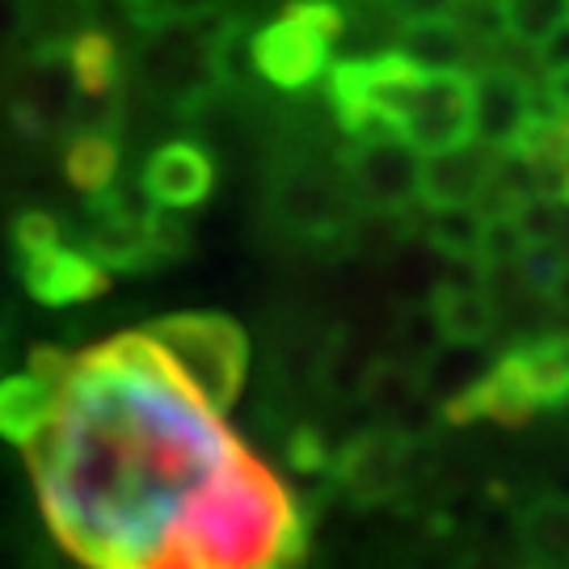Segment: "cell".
Segmentation results:
<instances>
[{"label": "cell", "mask_w": 569, "mask_h": 569, "mask_svg": "<svg viewBox=\"0 0 569 569\" xmlns=\"http://www.w3.org/2000/svg\"><path fill=\"white\" fill-rule=\"evenodd\" d=\"M207 63L216 77H228V81H241L244 72H258L253 68V30L244 21H224L211 39H207Z\"/></svg>", "instance_id": "18"}, {"label": "cell", "mask_w": 569, "mask_h": 569, "mask_svg": "<svg viewBox=\"0 0 569 569\" xmlns=\"http://www.w3.org/2000/svg\"><path fill=\"white\" fill-rule=\"evenodd\" d=\"M401 56L422 63L430 72H448V68H465L468 60V30L460 26L456 13L448 18H413L401 26Z\"/></svg>", "instance_id": "13"}, {"label": "cell", "mask_w": 569, "mask_h": 569, "mask_svg": "<svg viewBox=\"0 0 569 569\" xmlns=\"http://www.w3.org/2000/svg\"><path fill=\"white\" fill-rule=\"evenodd\" d=\"M477 84V102H472V140L507 152L515 136L523 131V122L536 114L540 93L523 81L515 68H489V72H472Z\"/></svg>", "instance_id": "9"}, {"label": "cell", "mask_w": 569, "mask_h": 569, "mask_svg": "<svg viewBox=\"0 0 569 569\" xmlns=\"http://www.w3.org/2000/svg\"><path fill=\"white\" fill-rule=\"evenodd\" d=\"M561 409H566V413H569V401H566V406H561Z\"/></svg>", "instance_id": "26"}, {"label": "cell", "mask_w": 569, "mask_h": 569, "mask_svg": "<svg viewBox=\"0 0 569 569\" xmlns=\"http://www.w3.org/2000/svg\"><path fill=\"white\" fill-rule=\"evenodd\" d=\"M536 63L545 68V77L549 72H561V68H569V18L552 30L549 39L536 47Z\"/></svg>", "instance_id": "22"}, {"label": "cell", "mask_w": 569, "mask_h": 569, "mask_svg": "<svg viewBox=\"0 0 569 569\" xmlns=\"http://www.w3.org/2000/svg\"><path fill=\"white\" fill-rule=\"evenodd\" d=\"M346 30L333 0H291L274 21L253 30V68L274 89H308L333 68V42Z\"/></svg>", "instance_id": "3"}, {"label": "cell", "mask_w": 569, "mask_h": 569, "mask_svg": "<svg viewBox=\"0 0 569 569\" xmlns=\"http://www.w3.org/2000/svg\"><path fill=\"white\" fill-rule=\"evenodd\" d=\"M13 244H18V258L42 253V249L60 244V224L47 211H26L18 224H13Z\"/></svg>", "instance_id": "21"}, {"label": "cell", "mask_w": 569, "mask_h": 569, "mask_svg": "<svg viewBox=\"0 0 569 569\" xmlns=\"http://www.w3.org/2000/svg\"><path fill=\"white\" fill-rule=\"evenodd\" d=\"M26 465L89 569H283L300 536L283 481L143 329L68 359Z\"/></svg>", "instance_id": "1"}, {"label": "cell", "mask_w": 569, "mask_h": 569, "mask_svg": "<svg viewBox=\"0 0 569 569\" xmlns=\"http://www.w3.org/2000/svg\"><path fill=\"white\" fill-rule=\"evenodd\" d=\"M498 173V152L486 143H465L439 157H422V186H418V203L430 211L439 207H477Z\"/></svg>", "instance_id": "10"}, {"label": "cell", "mask_w": 569, "mask_h": 569, "mask_svg": "<svg viewBox=\"0 0 569 569\" xmlns=\"http://www.w3.org/2000/svg\"><path fill=\"white\" fill-rule=\"evenodd\" d=\"M131 4H136V0H131Z\"/></svg>", "instance_id": "27"}, {"label": "cell", "mask_w": 569, "mask_h": 569, "mask_svg": "<svg viewBox=\"0 0 569 569\" xmlns=\"http://www.w3.org/2000/svg\"><path fill=\"white\" fill-rule=\"evenodd\" d=\"M498 4L507 34L523 47H540L569 18V0H498Z\"/></svg>", "instance_id": "17"}, {"label": "cell", "mask_w": 569, "mask_h": 569, "mask_svg": "<svg viewBox=\"0 0 569 569\" xmlns=\"http://www.w3.org/2000/svg\"><path fill=\"white\" fill-rule=\"evenodd\" d=\"M493 371L510 385V392L536 409H561L569 401V333L528 338L507 350Z\"/></svg>", "instance_id": "6"}, {"label": "cell", "mask_w": 569, "mask_h": 569, "mask_svg": "<svg viewBox=\"0 0 569 569\" xmlns=\"http://www.w3.org/2000/svg\"><path fill=\"white\" fill-rule=\"evenodd\" d=\"M143 199L164 211H190L211 194L216 186V161L207 157L203 143L194 140H169L161 143L140 173Z\"/></svg>", "instance_id": "7"}, {"label": "cell", "mask_w": 569, "mask_h": 569, "mask_svg": "<svg viewBox=\"0 0 569 569\" xmlns=\"http://www.w3.org/2000/svg\"><path fill=\"white\" fill-rule=\"evenodd\" d=\"M401 435L392 430H371V435H359L350 448L342 451V481L359 498H385L392 493L397 477H401Z\"/></svg>", "instance_id": "12"}, {"label": "cell", "mask_w": 569, "mask_h": 569, "mask_svg": "<svg viewBox=\"0 0 569 569\" xmlns=\"http://www.w3.org/2000/svg\"><path fill=\"white\" fill-rule=\"evenodd\" d=\"M545 102H549L557 114H569V68L545 77Z\"/></svg>", "instance_id": "24"}, {"label": "cell", "mask_w": 569, "mask_h": 569, "mask_svg": "<svg viewBox=\"0 0 569 569\" xmlns=\"http://www.w3.org/2000/svg\"><path fill=\"white\" fill-rule=\"evenodd\" d=\"M427 241L451 262H481L486 216L481 207H439L427 220Z\"/></svg>", "instance_id": "16"}, {"label": "cell", "mask_w": 569, "mask_h": 569, "mask_svg": "<svg viewBox=\"0 0 569 569\" xmlns=\"http://www.w3.org/2000/svg\"><path fill=\"white\" fill-rule=\"evenodd\" d=\"M430 317L439 333L456 346H481L498 326V308L486 287L477 283H443L430 296Z\"/></svg>", "instance_id": "11"}, {"label": "cell", "mask_w": 569, "mask_h": 569, "mask_svg": "<svg viewBox=\"0 0 569 569\" xmlns=\"http://www.w3.org/2000/svg\"><path fill=\"white\" fill-rule=\"evenodd\" d=\"M519 274H523V283L531 287V291H540V296H549L561 287V279H566L569 270V253L561 249L557 241H536L523 249V258H519Z\"/></svg>", "instance_id": "19"}, {"label": "cell", "mask_w": 569, "mask_h": 569, "mask_svg": "<svg viewBox=\"0 0 569 569\" xmlns=\"http://www.w3.org/2000/svg\"><path fill=\"white\" fill-rule=\"evenodd\" d=\"M350 182L359 190V199L376 211H401L418 203V186H422V152H413L401 136H371L359 140L350 152Z\"/></svg>", "instance_id": "5"}, {"label": "cell", "mask_w": 569, "mask_h": 569, "mask_svg": "<svg viewBox=\"0 0 569 569\" xmlns=\"http://www.w3.org/2000/svg\"><path fill=\"white\" fill-rule=\"evenodd\" d=\"M68 72H72V84H77V93L89 98V102H102L114 93V84H119V47L110 34L102 30H84L72 39L68 47Z\"/></svg>", "instance_id": "14"}, {"label": "cell", "mask_w": 569, "mask_h": 569, "mask_svg": "<svg viewBox=\"0 0 569 569\" xmlns=\"http://www.w3.org/2000/svg\"><path fill=\"white\" fill-rule=\"evenodd\" d=\"M21 283L26 291L39 300V305H84L93 296H102L110 283V270H106L89 249L77 244H51L42 253L21 258Z\"/></svg>", "instance_id": "8"}, {"label": "cell", "mask_w": 569, "mask_h": 569, "mask_svg": "<svg viewBox=\"0 0 569 569\" xmlns=\"http://www.w3.org/2000/svg\"><path fill=\"white\" fill-rule=\"evenodd\" d=\"M561 203H566V211H569V173H566V182H561Z\"/></svg>", "instance_id": "25"}, {"label": "cell", "mask_w": 569, "mask_h": 569, "mask_svg": "<svg viewBox=\"0 0 569 569\" xmlns=\"http://www.w3.org/2000/svg\"><path fill=\"white\" fill-rule=\"evenodd\" d=\"M385 4L392 13H401L406 21H413V18H448L465 0H385Z\"/></svg>", "instance_id": "23"}, {"label": "cell", "mask_w": 569, "mask_h": 569, "mask_svg": "<svg viewBox=\"0 0 569 569\" xmlns=\"http://www.w3.org/2000/svg\"><path fill=\"white\" fill-rule=\"evenodd\" d=\"M164 363L186 388H194L211 409L228 413L241 397L249 371V342L237 321L220 312H173L143 329Z\"/></svg>", "instance_id": "2"}, {"label": "cell", "mask_w": 569, "mask_h": 569, "mask_svg": "<svg viewBox=\"0 0 569 569\" xmlns=\"http://www.w3.org/2000/svg\"><path fill=\"white\" fill-rule=\"evenodd\" d=\"M119 161L122 152L114 136L81 131L77 140L68 143V152H63V173H68V182L77 186L84 199H93V194H102V190L119 182Z\"/></svg>", "instance_id": "15"}, {"label": "cell", "mask_w": 569, "mask_h": 569, "mask_svg": "<svg viewBox=\"0 0 569 569\" xmlns=\"http://www.w3.org/2000/svg\"><path fill=\"white\" fill-rule=\"evenodd\" d=\"M472 102H477V84L468 68H448V72H430L418 81L409 110L397 136L422 152V157H439L451 148L472 143Z\"/></svg>", "instance_id": "4"}, {"label": "cell", "mask_w": 569, "mask_h": 569, "mask_svg": "<svg viewBox=\"0 0 569 569\" xmlns=\"http://www.w3.org/2000/svg\"><path fill=\"white\" fill-rule=\"evenodd\" d=\"M528 540L549 557L569 561V502H540L528 519Z\"/></svg>", "instance_id": "20"}]
</instances>
